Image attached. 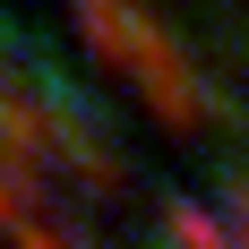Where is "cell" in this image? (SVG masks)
<instances>
[{
	"instance_id": "2",
	"label": "cell",
	"mask_w": 249,
	"mask_h": 249,
	"mask_svg": "<svg viewBox=\"0 0 249 249\" xmlns=\"http://www.w3.org/2000/svg\"><path fill=\"white\" fill-rule=\"evenodd\" d=\"M0 249H95V241H86V232H77L26 172L0 163Z\"/></svg>"
},
{
	"instance_id": "1",
	"label": "cell",
	"mask_w": 249,
	"mask_h": 249,
	"mask_svg": "<svg viewBox=\"0 0 249 249\" xmlns=\"http://www.w3.org/2000/svg\"><path fill=\"white\" fill-rule=\"evenodd\" d=\"M69 18H77V35H86V52H95L163 129H206L215 121L198 60L172 43V26L155 18L146 0H69Z\"/></svg>"
}]
</instances>
